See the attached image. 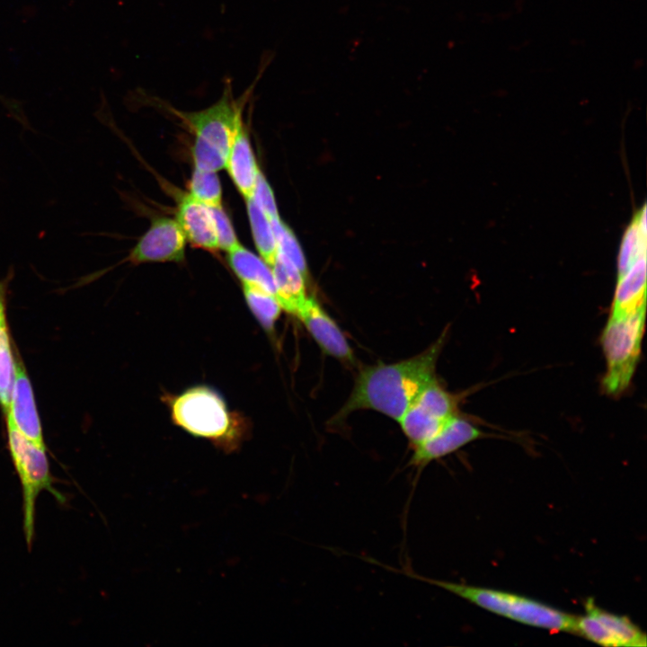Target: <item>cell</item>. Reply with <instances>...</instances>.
<instances>
[{"label":"cell","instance_id":"obj_1","mask_svg":"<svg viewBox=\"0 0 647 647\" xmlns=\"http://www.w3.org/2000/svg\"><path fill=\"white\" fill-rule=\"evenodd\" d=\"M445 340L443 332L426 350L411 359L364 368L334 420H341L356 410L369 409L398 421L421 391L436 379V364Z\"/></svg>","mask_w":647,"mask_h":647},{"label":"cell","instance_id":"obj_2","mask_svg":"<svg viewBox=\"0 0 647 647\" xmlns=\"http://www.w3.org/2000/svg\"><path fill=\"white\" fill-rule=\"evenodd\" d=\"M260 77L261 73L238 98L234 97L231 78H225L221 97L212 105L199 111H182L168 107L194 135V168L210 172L225 169L235 135L244 123V105Z\"/></svg>","mask_w":647,"mask_h":647},{"label":"cell","instance_id":"obj_3","mask_svg":"<svg viewBox=\"0 0 647 647\" xmlns=\"http://www.w3.org/2000/svg\"><path fill=\"white\" fill-rule=\"evenodd\" d=\"M169 405L174 424L191 435L207 439L226 452L240 446L244 424L214 389L206 386L191 387L171 398Z\"/></svg>","mask_w":647,"mask_h":647},{"label":"cell","instance_id":"obj_4","mask_svg":"<svg viewBox=\"0 0 647 647\" xmlns=\"http://www.w3.org/2000/svg\"><path fill=\"white\" fill-rule=\"evenodd\" d=\"M401 573L444 589L480 607L516 622L554 632L575 633L577 616L537 600L497 589L431 579L409 571Z\"/></svg>","mask_w":647,"mask_h":647},{"label":"cell","instance_id":"obj_5","mask_svg":"<svg viewBox=\"0 0 647 647\" xmlns=\"http://www.w3.org/2000/svg\"><path fill=\"white\" fill-rule=\"evenodd\" d=\"M8 448L20 479L22 496L23 533L29 548L35 535L36 501L43 491L50 492L58 501L64 496L54 487L46 448L23 436L7 419Z\"/></svg>","mask_w":647,"mask_h":647},{"label":"cell","instance_id":"obj_6","mask_svg":"<svg viewBox=\"0 0 647 647\" xmlns=\"http://www.w3.org/2000/svg\"><path fill=\"white\" fill-rule=\"evenodd\" d=\"M646 306L632 312L610 315L601 341L607 360L603 387L617 395L630 384L641 354Z\"/></svg>","mask_w":647,"mask_h":647},{"label":"cell","instance_id":"obj_7","mask_svg":"<svg viewBox=\"0 0 647 647\" xmlns=\"http://www.w3.org/2000/svg\"><path fill=\"white\" fill-rule=\"evenodd\" d=\"M585 610V615L576 617L574 634L603 646L646 645L645 634L629 618L601 609L592 598L586 601Z\"/></svg>","mask_w":647,"mask_h":647},{"label":"cell","instance_id":"obj_8","mask_svg":"<svg viewBox=\"0 0 647 647\" xmlns=\"http://www.w3.org/2000/svg\"><path fill=\"white\" fill-rule=\"evenodd\" d=\"M186 237L176 218L157 217L138 239L128 260L132 264L181 262L184 260Z\"/></svg>","mask_w":647,"mask_h":647},{"label":"cell","instance_id":"obj_9","mask_svg":"<svg viewBox=\"0 0 647 647\" xmlns=\"http://www.w3.org/2000/svg\"><path fill=\"white\" fill-rule=\"evenodd\" d=\"M483 432L464 417H451L430 439L412 447L409 465L422 469L430 462L446 456L481 438Z\"/></svg>","mask_w":647,"mask_h":647},{"label":"cell","instance_id":"obj_10","mask_svg":"<svg viewBox=\"0 0 647 647\" xmlns=\"http://www.w3.org/2000/svg\"><path fill=\"white\" fill-rule=\"evenodd\" d=\"M323 352L335 359L353 362V351L342 331L313 297H307L297 315Z\"/></svg>","mask_w":647,"mask_h":647},{"label":"cell","instance_id":"obj_11","mask_svg":"<svg viewBox=\"0 0 647 647\" xmlns=\"http://www.w3.org/2000/svg\"><path fill=\"white\" fill-rule=\"evenodd\" d=\"M6 417L23 436L45 447L31 384L21 361L15 366Z\"/></svg>","mask_w":647,"mask_h":647},{"label":"cell","instance_id":"obj_12","mask_svg":"<svg viewBox=\"0 0 647 647\" xmlns=\"http://www.w3.org/2000/svg\"><path fill=\"white\" fill-rule=\"evenodd\" d=\"M175 218L192 246L208 252L219 250L211 207L187 192L180 197Z\"/></svg>","mask_w":647,"mask_h":647},{"label":"cell","instance_id":"obj_13","mask_svg":"<svg viewBox=\"0 0 647 647\" xmlns=\"http://www.w3.org/2000/svg\"><path fill=\"white\" fill-rule=\"evenodd\" d=\"M225 169L244 199L253 196L260 169L244 123L238 128Z\"/></svg>","mask_w":647,"mask_h":647},{"label":"cell","instance_id":"obj_14","mask_svg":"<svg viewBox=\"0 0 647 647\" xmlns=\"http://www.w3.org/2000/svg\"><path fill=\"white\" fill-rule=\"evenodd\" d=\"M270 268L276 285L277 300L282 309L297 316L308 297L306 288V279L279 252Z\"/></svg>","mask_w":647,"mask_h":647},{"label":"cell","instance_id":"obj_15","mask_svg":"<svg viewBox=\"0 0 647 647\" xmlns=\"http://www.w3.org/2000/svg\"><path fill=\"white\" fill-rule=\"evenodd\" d=\"M643 306H646V255L617 276L611 315L629 313Z\"/></svg>","mask_w":647,"mask_h":647},{"label":"cell","instance_id":"obj_16","mask_svg":"<svg viewBox=\"0 0 647 647\" xmlns=\"http://www.w3.org/2000/svg\"><path fill=\"white\" fill-rule=\"evenodd\" d=\"M226 253L231 270L242 283L258 286L275 296L276 285L271 268L261 257H258L241 244Z\"/></svg>","mask_w":647,"mask_h":647},{"label":"cell","instance_id":"obj_17","mask_svg":"<svg viewBox=\"0 0 647 647\" xmlns=\"http://www.w3.org/2000/svg\"><path fill=\"white\" fill-rule=\"evenodd\" d=\"M13 274L0 280V406L7 413L13 382L15 374V362L6 320V290Z\"/></svg>","mask_w":647,"mask_h":647},{"label":"cell","instance_id":"obj_18","mask_svg":"<svg viewBox=\"0 0 647 647\" xmlns=\"http://www.w3.org/2000/svg\"><path fill=\"white\" fill-rule=\"evenodd\" d=\"M646 205L638 209L626 227L619 248L617 276L625 273L639 258L646 255Z\"/></svg>","mask_w":647,"mask_h":647},{"label":"cell","instance_id":"obj_19","mask_svg":"<svg viewBox=\"0 0 647 647\" xmlns=\"http://www.w3.org/2000/svg\"><path fill=\"white\" fill-rule=\"evenodd\" d=\"M245 203L257 251L263 261L271 266L277 256L278 245L270 220L252 197L246 199Z\"/></svg>","mask_w":647,"mask_h":647},{"label":"cell","instance_id":"obj_20","mask_svg":"<svg viewBox=\"0 0 647 647\" xmlns=\"http://www.w3.org/2000/svg\"><path fill=\"white\" fill-rule=\"evenodd\" d=\"M448 421L434 417L413 403L398 421L412 448L436 435Z\"/></svg>","mask_w":647,"mask_h":647},{"label":"cell","instance_id":"obj_21","mask_svg":"<svg viewBox=\"0 0 647 647\" xmlns=\"http://www.w3.org/2000/svg\"><path fill=\"white\" fill-rule=\"evenodd\" d=\"M243 290L249 308L262 328L268 332H273L282 309L276 297L249 283H243Z\"/></svg>","mask_w":647,"mask_h":647},{"label":"cell","instance_id":"obj_22","mask_svg":"<svg viewBox=\"0 0 647 647\" xmlns=\"http://www.w3.org/2000/svg\"><path fill=\"white\" fill-rule=\"evenodd\" d=\"M414 403L442 421H448L456 414V397L444 389L437 378L421 391Z\"/></svg>","mask_w":647,"mask_h":647},{"label":"cell","instance_id":"obj_23","mask_svg":"<svg viewBox=\"0 0 647 647\" xmlns=\"http://www.w3.org/2000/svg\"><path fill=\"white\" fill-rule=\"evenodd\" d=\"M188 193L208 207L222 206V187L217 172L194 168Z\"/></svg>","mask_w":647,"mask_h":647},{"label":"cell","instance_id":"obj_24","mask_svg":"<svg viewBox=\"0 0 647 647\" xmlns=\"http://www.w3.org/2000/svg\"><path fill=\"white\" fill-rule=\"evenodd\" d=\"M278 245V252L288 258L307 279V267L305 256L292 230L279 217L270 219Z\"/></svg>","mask_w":647,"mask_h":647},{"label":"cell","instance_id":"obj_25","mask_svg":"<svg viewBox=\"0 0 647 647\" xmlns=\"http://www.w3.org/2000/svg\"><path fill=\"white\" fill-rule=\"evenodd\" d=\"M211 209L216 224L218 248L227 253L239 244L240 242L223 206L211 208Z\"/></svg>","mask_w":647,"mask_h":647},{"label":"cell","instance_id":"obj_26","mask_svg":"<svg viewBox=\"0 0 647 647\" xmlns=\"http://www.w3.org/2000/svg\"><path fill=\"white\" fill-rule=\"evenodd\" d=\"M252 198L270 219L279 217L270 185L260 172Z\"/></svg>","mask_w":647,"mask_h":647}]
</instances>
